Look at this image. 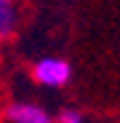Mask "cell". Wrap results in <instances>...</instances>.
Returning a JSON list of instances; mask_svg holds the SVG:
<instances>
[{"label": "cell", "mask_w": 120, "mask_h": 123, "mask_svg": "<svg viewBox=\"0 0 120 123\" xmlns=\"http://www.w3.org/2000/svg\"><path fill=\"white\" fill-rule=\"evenodd\" d=\"M19 24L16 0H0V37H11Z\"/></svg>", "instance_id": "obj_3"}, {"label": "cell", "mask_w": 120, "mask_h": 123, "mask_svg": "<svg viewBox=\"0 0 120 123\" xmlns=\"http://www.w3.org/2000/svg\"><path fill=\"white\" fill-rule=\"evenodd\" d=\"M32 78L43 88H64L72 80V64L62 56H43L35 62Z\"/></svg>", "instance_id": "obj_1"}, {"label": "cell", "mask_w": 120, "mask_h": 123, "mask_svg": "<svg viewBox=\"0 0 120 123\" xmlns=\"http://www.w3.org/2000/svg\"><path fill=\"white\" fill-rule=\"evenodd\" d=\"M6 123H56V118L35 102H13L6 110Z\"/></svg>", "instance_id": "obj_2"}, {"label": "cell", "mask_w": 120, "mask_h": 123, "mask_svg": "<svg viewBox=\"0 0 120 123\" xmlns=\"http://www.w3.org/2000/svg\"><path fill=\"white\" fill-rule=\"evenodd\" d=\"M56 123H88V120H86V115L80 112V110H75V107H64L62 112L56 115Z\"/></svg>", "instance_id": "obj_4"}]
</instances>
